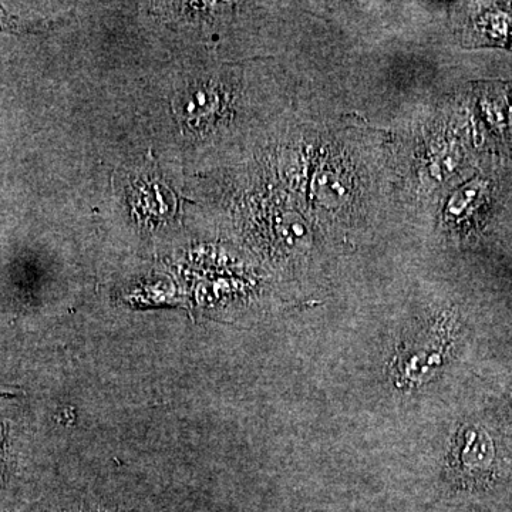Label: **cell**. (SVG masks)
Returning a JSON list of instances; mask_svg holds the SVG:
<instances>
[{
  "instance_id": "obj_1",
  "label": "cell",
  "mask_w": 512,
  "mask_h": 512,
  "mask_svg": "<svg viewBox=\"0 0 512 512\" xmlns=\"http://www.w3.org/2000/svg\"><path fill=\"white\" fill-rule=\"evenodd\" d=\"M299 200L328 241L376 224L392 198L386 138L342 121L320 120L302 138Z\"/></svg>"
},
{
  "instance_id": "obj_2",
  "label": "cell",
  "mask_w": 512,
  "mask_h": 512,
  "mask_svg": "<svg viewBox=\"0 0 512 512\" xmlns=\"http://www.w3.org/2000/svg\"><path fill=\"white\" fill-rule=\"evenodd\" d=\"M473 97H457L426 111L386 138L393 200L436 214L448 192L494 161Z\"/></svg>"
},
{
  "instance_id": "obj_3",
  "label": "cell",
  "mask_w": 512,
  "mask_h": 512,
  "mask_svg": "<svg viewBox=\"0 0 512 512\" xmlns=\"http://www.w3.org/2000/svg\"><path fill=\"white\" fill-rule=\"evenodd\" d=\"M491 173L493 168H483L443 198L433 218H436L444 234L464 238L470 232L483 228L495 197Z\"/></svg>"
},
{
  "instance_id": "obj_4",
  "label": "cell",
  "mask_w": 512,
  "mask_h": 512,
  "mask_svg": "<svg viewBox=\"0 0 512 512\" xmlns=\"http://www.w3.org/2000/svg\"><path fill=\"white\" fill-rule=\"evenodd\" d=\"M460 18L467 46H505L510 40L511 3H466Z\"/></svg>"
},
{
  "instance_id": "obj_5",
  "label": "cell",
  "mask_w": 512,
  "mask_h": 512,
  "mask_svg": "<svg viewBox=\"0 0 512 512\" xmlns=\"http://www.w3.org/2000/svg\"><path fill=\"white\" fill-rule=\"evenodd\" d=\"M507 143L512 146V86H510V94H508Z\"/></svg>"
},
{
  "instance_id": "obj_6",
  "label": "cell",
  "mask_w": 512,
  "mask_h": 512,
  "mask_svg": "<svg viewBox=\"0 0 512 512\" xmlns=\"http://www.w3.org/2000/svg\"><path fill=\"white\" fill-rule=\"evenodd\" d=\"M511 35H512V30H511Z\"/></svg>"
}]
</instances>
